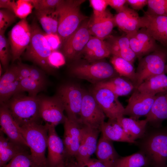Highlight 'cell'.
Masks as SVG:
<instances>
[{
    "label": "cell",
    "mask_w": 167,
    "mask_h": 167,
    "mask_svg": "<svg viewBox=\"0 0 167 167\" xmlns=\"http://www.w3.org/2000/svg\"><path fill=\"white\" fill-rule=\"evenodd\" d=\"M117 120L126 133L133 141L141 139L146 134L148 122L145 119L139 120L123 116L117 119Z\"/></svg>",
    "instance_id": "cell-27"
},
{
    "label": "cell",
    "mask_w": 167,
    "mask_h": 167,
    "mask_svg": "<svg viewBox=\"0 0 167 167\" xmlns=\"http://www.w3.org/2000/svg\"><path fill=\"white\" fill-rule=\"evenodd\" d=\"M71 66L70 74L77 78L86 80L94 84L119 76L112 64L103 61Z\"/></svg>",
    "instance_id": "cell-6"
},
{
    "label": "cell",
    "mask_w": 167,
    "mask_h": 167,
    "mask_svg": "<svg viewBox=\"0 0 167 167\" xmlns=\"http://www.w3.org/2000/svg\"><path fill=\"white\" fill-rule=\"evenodd\" d=\"M16 5L14 0H0V8L9 10L14 12V10Z\"/></svg>",
    "instance_id": "cell-51"
},
{
    "label": "cell",
    "mask_w": 167,
    "mask_h": 167,
    "mask_svg": "<svg viewBox=\"0 0 167 167\" xmlns=\"http://www.w3.org/2000/svg\"><path fill=\"white\" fill-rule=\"evenodd\" d=\"M106 41L113 56L122 58L133 64L137 56L131 49L126 36H110Z\"/></svg>",
    "instance_id": "cell-23"
},
{
    "label": "cell",
    "mask_w": 167,
    "mask_h": 167,
    "mask_svg": "<svg viewBox=\"0 0 167 167\" xmlns=\"http://www.w3.org/2000/svg\"><path fill=\"white\" fill-rule=\"evenodd\" d=\"M85 0H62L57 7L58 23V34L62 44L88 17L83 15L80 9Z\"/></svg>",
    "instance_id": "cell-4"
},
{
    "label": "cell",
    "mask_w": 167,
    "mask_h": 167,
    "mask_svg": "<svg viewBox=\"0 0 167 167\" xmlns=\"http://www.w3.org/2000/svg\"><path fill=\"white\" fill-rule=\"evenodd\" d=\"M114 18L116 26L126 34L146 27L145 17L140 16L135 10L126 6L114 16Z\"/></svg>",
    "instance_id": "cell-18"
},
{
    "label": "cell",
    "mask_w": 167,
    "mask_h": 167,
    "mask_svg": "<svg viewBox=\"0 0 167 167\" xmlns=\"http://www.w3.org/2000/svg\"><path fill=\"white\" fill-rule=\"evenodd\" d=\"M65 161L64 167H79L75 158L66 159Z\"/></svg>",
    "instance_id": "cell-52"
},
{
    "label": "cell",
    "mask_w": 167,
    "mask_h": 167,
    "mask_svg": "<svg viewBox=\"0 0 167 167\" xmlns=\"http://www.w3.org/2000/svg\"><path fill=\"white\" fill-rule=\"evenodd\" d=\"M26 151L16 155L2 167H38L33 161L30 154Z\"/></svg>",
    "instance_id": "cell-35"
},
{
    "label": "cell",
    "mask_w": 167,
    "mask_h": 167,
    "mask_svg": "<svg viewBox=\"0 0 167 167\" xmlns=\"http://www.w3.org/2000/svg\"><path fill=\"white\" fill-rule=\"evenodd\" d=\"M31 27V39L24 53V58L38 65L43 71L53 73L54 69L49 66L47 61L52 51L45 37V32L36 22H33Z\"/></svg>",
    "instance_id": "cell-5"
},
{
    "label": "cell",
    "mask_w": 167,
    "mask_h": 167,
    "mask_svg": "<svg viewBox=\"0 0 167 167\" xmlns=\"http://www.w3.org/2000/svg\"><path fill=\"white\" fill-rule=\"evenodd\" d=\"M111 54L106 42L91 36L81 54L89 62L100 61Z\"/></svg>",
    "instance_id": "cell-24"
},
{
    "label": "cell",
    "mask_w": 167,
    "mask_h": 167,
    "mask_svg": "<svg viewBox=\"0 0 167 167\" xmlns=\"http://www.w3.org/2000/svg\"><path fill=\"white\" fill-rule=\"evenodd\" d=\"M35 14L45 33L58 34V16L56 9L36 10Z\"/></svg>",
    "instance_id": "cell-32"
},
{
    "label": "cell",
    "mask_w": 167,
    "mask_h": 167,
    "mask_svg": "<svg viewBox=\"0 0 167 167\" xmlns=\"http://www.w3.org/2000/svg\"><path fill=\"white\" fill-rule=\"evenodd\" d=\"M16 65L8 68L0 79V104H4L15 95L21 92Z\"/></svg>",
    "instance_id": "cell-20"
},
{
    "label": "cell",
    "mask_w": 167,
    "mask_h": 167,
    "mask_svg": "<svg viewBox=\"0 0 167 167\" xmlns=\"http://www.w3.org/2000/svg\"><path fill=\"white\" fill-rule=\"evenodd\" d=\"M16 66L18 77L20 81L30 77V66L20 62L16 65Z\"/></svg>",
    "instance_id": "cell-47"
},
{
    "label": "cell",
    "mask_w": 167,
    "mask_h": 167,
    "mask_svg": "<svg viewBox=\"0 0 167 167\" xmlns=\"http://www.w3.org/2000/svg\"><path fill=\"white\" fill-rule=\"evenodd\" d=\"M80 143L75 154V158L80 165L86 163L95 153L97 139L101 131L98 130L82 125Z\"/></svg>",
    "instance_id": "cell-15"
},
{
    "label": "cell",
    "mask_w": 167,
    "mask_h": 167,
    "mask_svg": "<svg viewBox=\"0 0 167 167\" xmlns=\"http://www.w3.org/2000/svg\"><path fill=\"white\" fill-rule=\"evenodd\" d=\"M80 167H112L110 165L98 160L90 158L88 161Z\"/></svg>",
    "instance_id": "cell-48"
},
{
    "label": "cell",
    "mask_w": 167,
    "mask_h": 167,
    "mask_svg": "<svg viewBox=\"0 0 167 167\" xmlns=\"http://www.w3.org/2000/svg\"><path fill=\"white\" fill-rule=\"evenodd\" d=\"M167 61V50L158 48L139 59L136 71L135 89L152 76L164 73Z\"/></svg>",
    "instance_id": "cell-7"
},
{
    "label": "cell",
    "mask_w": 167,
    "mask_h": 167,
    "mask_svg": "<svg viewBox=\"0 0 167 167\" xmlns=\"http://www.w3.org/2000/svg\"></svg>",
    "instance_id": "cell-56"
},
{
    "label": "cell",
    "mask_w": 167,
    "mask_h": 167,
    "mask_svg": "<svg viewBox=\"0 0 167 167\" xmlns=\"http://www.w3.org/2000/svg\"><path fill=\"white\" fill-rule=\"evenodd\" d=\"M146 117L148 124L161 128L163 122L167 120V91L156 95L152 109Z\"/></svg>",
    "instance_id": "cell-25"
},
{
    "label": "cell",
    "mask_w": 167,
    "mask_h": 167,
    "mask_svg": "<svg viewBox=\"0 0 167 167\" xmlns=\"http://www.w3.org/2000/svg\"><path fill=\"white\" fill-rule=\"evenodd\" d=\"M27 148H29L11 141L0 131V167L4 166L16 155L26 150Z\"/></svg>",
    "instance_id": "cell-29"
},
{
    "label": "cell",
    "mask_w": 167,
    "mask_h": 167,
    "mask_svg": "<svg viewBox=\"0 0 167 167\" xmlns=\"http://www.w3.org/2000/svg\"><path fill=\"white\" fill-rule=\"evenodd\" d=\"M20 85L21 92H24L28 93V96H36L40 92L43 91L46 86L42 84L30 77L25 78L20 81Z\"/></svg>",
    "instance_id": "cell-36"
},
{
    "label": "cell",
    "mask_w": 167,
    "mask_h": 167,
    "mask_svg": "<svg viewBox=\"0 0 167 167\" xmlns=\"http://www.w3.org/2000/svg\"><path fill=\"white\" fill-rule=\"evenodd\" d=\"M34 8L29 0H18L16 2L14 13L21 19H26Z\"/></svg>",
    "instance_id": "cell-40"
},
{
    "label": "cell",
    "mask_w": 167,
    "mask_h": 167,
    "mask_svg": "<svg viewBox=\"0 0 167 167\" xmlns=\"http://www.w3.org/2000/svg\"><path fill=\"white\" fill-rule=\"evenodd\" d=\"M32 36L31 25L26 19H21L8 34L12 61L19 59L28 46Z\"/></svg>",
    "instance_id": "cell-11"
},
{
    "label": "cell",
    "mask_w": 167,
    "mask_h": 167,
    "mask_svg": "<svg viewBox=\"0 0 167 167\" xmlns=\"http://www.w3.org/2000/svg\"><path fill=\"white\" fill-rule=\"evenodd\" d=\"M63 124L62 140L65 148L66 158H74L80 143L82 125L66 116Z\"/></svg>",
    "instance_id": "cell-17"
},
{
    "label": "cell",
    "mask_w": 167,
    "mask_h": 167,
    "mask_svg": "<svg viewBox=\"0 0 167 167\" xmlns=\"http://www.w3.org/2000/svg\"><path fill=\"white\" fill-rule=\"evenodd\" d=\"M131 48L138 59L155 51L137 39L131 33L126 34Z\"/></svg>",
    "instance_id": "cell-37"
},
{
    "label": "cell",
    "mask_w": 167,
    "mask_h": 167,
    "mask_svg": "<svg viewBox=\"0 0 167 167\" xmlns=\"http://www.w3.org/2000/svg\"><path fill=\"white\" fill-rule=\"evenodd\" d=\"M2 65L0 63V76H1V75L2 73Z\"/></svg>",
    "instance_id": "cell-53"
},
{
    "label": "cell",
    "mask_w": 167,
    "mask_h": 167,
    "mask_svg": "<svg viewBox=\"0 0 167 167\" xmlns=\"http://www.w3.org/2000/svg\"><path fill=\"white\" fill-rule=\"evenodd\" d=\"M40 118L45 124L56 126L63 123L66 118L62 103L56 94L52 96L39 97Z\"/></svg>",
    "instance_id": "cell-13"
},
{
    "label": "cell",
    "mask_w": 167,
    "mask_h": 167,
    "mask_svg": "<svg viewBox=\"0 0 167 167\" xmlns=\"http://www.w3.org/2000/svg\"><path fill=\"white\" fill-rule=\"evenodd\" d=\"M15 13L7 9L0 10V32H5L6 29L14 22L17 18Z\"/></svg>",
    "instance_id": "cell-41"
},
{
    "label": "cell",
    "mask_w": 167,
    "mask_h": 167,
    "mask_svg": "<svg viewBox=\"0 0 167 167\" xmlns=\"http://www.w3.org/2000/svg\"><path fill=\"white\" fill-rule=\"evenodd\" d=\"M84 92V90L78 85L66 83L59 87L56 94L62 103L67 118L80 124Z\"/></svg>",
    "instance_id": "cell-8"
},
{
    "label": "cell",
    "mask_w": 167,
    "mask_h": 167,
    "mask_svg": "<svg viewBox=\"0 0 167 167\" xmlns=\"http://www.w3.org/2000/svg\"><path fill=\"white\" fill-rule=\"evenodd\" d=\"M110 62L119 76L129 79L134 84L136 81V71L133 64L122 58L113 56Z\"/></svg>",
    "instance_id": "cell-34"
},
{
    "label": "cell",
    "mask_w": 167,
    "mask_h": 167,
    "mask_svg": "<svg viewBox=\"0 0 167 167\" xmlns=\"http://www.w3.org/2000/svg\"><path fill=\"white\" fill-rule=\"evenodd\" d=\"M30 78L35 81L46 86L47 79L44 71L33 66H30Z\"/></svg>",
    "instance_id": "cell-45"
},
{
    "label": "cell",
    "mask_w": 167,
    "mask_h": 167,
    "mask_svg": "<svg viewBox=\"0 0 167 167\" xmlns=\"http://www.w3.org/2000/svg\"><path fill=\"white\" fill-rule=\"evenodd\" d=\"M148 2V0H126V3L135 10L142 9L147 5Z\"/></svg>",
    "instance_id": "cell-50"
},
{
    "label": "cell",
    "mask_w": 167,
    "mask_h": 167,
    "mask_svg": "<svg viewBox=\"0 0 167 167\" xmlns=\"http://www.w3.org/2000/svg\"><path fill=\"white\" fill-rule=\"evenodd\" d=\"M22 93L15 95L4 104L20 127L39 122L41 118L39 96H26Z\"/></svg>",
    "instance_id": "cell-3"
},
{
    "label": "cell",
    "mask_w": 167,
    "mask_h": 167,
    "mask_svg": "<svg viewBox=\"0 0 167 167\" xmlns=\"http://www.w3.org/2000/svg\"><path fill=\"white\" fill-rule=\"evenodd\" d=\"M0 131L11 141L28 147L22 135L20 127L14 120L6 105L0 104Z\"/></svg>",
    "instance_id": "cell-19"
},
{
    "label": "cell",
    "mask_w": 167,
    "mask_h": 167,
    "mask_svg": "<svg viewBox=\"0 0 167 167\" xmlns=\"http://www.w3.org/2000/svg\"><path fill=\"white\" fill-rule=\"evenodd\" d=\"M145 28L148 33L156 41L167 46V16L145 12Z\"/></svg>",
    "instance_id": "cell-22"
},
{
    "label": "cell",
    "mask_w": 167,
    "mask_h": 167,
    "mask_svg": "<svg viewBox=\"0 0 167 167\" xmlns=\"http://www.w3.org/2000/svg\"><path fill=\"white\" fill-rule=\"evenodd\" d=\"M90 21V18L84 21L62 44V54L65 57L70 60L77 59L80 57L91 36L89 28Z\"/></svg>",
    "instance_id": "cell-9"
},
{
    "label": "cell",
    "mask_w": 167,
    "mask_h": 167,
    "mask_svg": "<svg viewBox=\"0 0 167 167\" xmlns=\"http://www.w3.org/2000/svg\"><path fill=\"white\" fill-rule=\"evenodd\" d=\"M155 96L145 94L135 89L125 108L124 115L137 120L142 116L146 117L152 109Z\"/></svg>",
    "instance_id": "cell-14"
},
{
    "label": "cell",
    "mask_w": 167,
    "mask_h": 167,
    "mask_svg": "<svg viewBox=\"0 0 167 167\" xmlns=\"http://www.w3.org/2000/svg\"><path fill=\"white\" fill-rule=\"evenodd\" d=\"M20 130L30 149L35 165L38 167H49L45 155L47 147V126L34 122L20 127Z\"/></svg>",
    "instance_id": "cell-1"
},
{
    "label": "cell",
    "mask_w": 167,
    "mask_h": 167,
    "mask_svg": "<svg viewBox=\"0 0 167 167\" xmlns=\"http://www.w3.org/2000/svg\"><path fill=\"white\" fill-rule=\"evenodd\" d=\"M49 66L52 69L58 68L66 63L65 57L61 52L53 51L49 56L47 60Z\"/></svg>",
    "instance_id": "cell-43"
},
{
    "label": "cell",
    "mask_w": 167,
    "mask_h": 167,
    "mask_svg": "<svg viewBox=\"0 0 167 167\" xmlns=\"http://www.w3.org/2000/svg\"><path fill=\"white\" fill-rule=\"evenodd\" d=\"M108 5L114 9L117 13L120 12L125 6L126 0H107Z\"/></svg>",
    "instance_id": "cell-49"
},
{
    "label": "cell",
    "mask_w": 167,
    "mask_h": 167,
    "mask_svg": "<svg viewBox=\"0 0 167 167\" xmlns=\"http://www.w3.org/2000/svg\"><path fill=\"white\" fill-rule=\"evenodd\" d=\"M56 167H64V163Z\"/></svg>",
    "instance_id": "cell-55"
},
{
    "label": "cell",
    "mask_w": 167,
    "mask_h": 167,
    "mask_svg": "<svg viewBox=\"0 0 167 167\" xmlns=\"http://www.w3.org/2000/svg\"><path fill=\"white\" fill-rule=\"evenodd\" d=\"M136 89L141 92L152 96L167 91V76L164 73L150 77Z\"/></svg>",
    "instance_id": "cell-30"
},
{
    "label": "cell",
    "mask_w": 167,
    "mask_h": 167,
    "mask_svg": "<svg viewBox=\"0 0 167 167\" xmlns=\"http://www.w3.org/2000/svg\"><path fill=\"white\" fill-rule=\"evenodd\" d=\"M90 92L109 119H117L124 116L125 108L118 100V97L110 90L94 85Z\"/></svg>",
    "instance_id": "cell-10"
},
{
    "label": "cell",
    "mask_w": 167,
    "mask_h": 167,
    "mask_svg": "<svg viewBox=\"0 0 167 167\" xmlns=\"http://www.w3.org/2000/svg\"><path fill=\"white\" fill-rule=\"evenodd\" d=\"M165 73L167 74V62H166V64L165 66Z\"/></svg>",
    "instance_id": "cell-54"
},
{
    "label": "cell",
    "mask_w": 167,
    "mask_h": 167,
    "mask_svg": "<svg viewBox=\"0 0 167 167\" xmlns=\"http://www.w3.org/2000/svg\"><path fill=\"white\" fill-rule=\"evenodd\" d=\"M105 117L91 92L84 90L80 112V124L101 132Z\"/></svg>",
    "instance_id": "cell-12"
},
{
    "label": "cell",
    "mask_w": 167,
    "mask_h": 167,
    "mask_svg": "<svg viewBox=\"0 0 167 167\" xmlns=\"http://www.w3.org/2000/svg\"><path fill=\"white\" fill-rule=\"evenodd\" d=\"M115 26L114 16L106 10L101 15L90 18L89 28L91 36L104 40L110 36Z\"/></svg>",
    "instance_id": "cell-21"
},
{
    "label": "cell",
    "mask_w": 167,
    "mask_h": 167,
    "mask_svg": "<svg viewBox=\"0 0 167 167\" xmlns=\"http://www.w3.org/2000/svg\"><path fill=\"white\" fill-rule=\"evenodd\" d=\"M106 88L119 97L127 95L135 89L134 84L129 79L118 76L95 84Z\"/></svg>",
    "instance_id": "cell-28"
},
{
    "label": "cell",
    "mask_w": 167,
    "mask_h": 167,
    "mask_svg": "<svg viewBox=\"0 0 167 167\" xmlns=\"http://www.w3.org/2000/svg\"><path fill=\"white\" fill-rule=\"evenodd\" d=\"M36 10L56 9L62 0H29Z\"/></svg>",
    "instance_id": "cell-42"
},
{
    "label": "cell",
    "mask_w": 167,
    "mask_h": 167,
    "mask_svg": "<svg viewBox=\"0 0 167 167\" xmlns=\"http://www.w3.org/2000/svg\"><path fill=\"white\" fill-rule=\"evenodd\" d=\"M4 33L0 32V60L2 65L6 70L11 53L9 41L6 37Z\"/></svg>",
    "instance_id": "cell-38"
},
{
    "label": "cell",
    "mask_w": 167,
    "mask_h": 167,
    "mask_svg": "<svg viewBox=\"0 0 167 167\" xmlns=\"http://www.w3.org/2000/svg\"><path fill=\"white\" fill-rule=\"evenodd\" d=\"M45 37L52 51L56 50L62 44L58 34H47L45 32Z\"/></svg>",
    "instance_id": "cell-46"
},
{
    "label": "cell",
    "mask_w": 167,
    "mask_h": 167,
    "mask_svg": "<svg viewBox=\"0 0 167 167\" xmlns=\"http://www.w3.org/2000/svg\"><path fill=\"white\" fill-rule=\"evenodd\" d=\"M150 167L149 161L145 154L141 151L131 155L119 157L113 167Z\"/></svg>",
    "instance_id": "cell-33"
},
{
    "label": "cell",
    "mask_w": 167,
    "mask_h": 167,
    "mask_svg": "<svg viewBox=\"0 0 167 167\" xmlns=\"http://www.w3.org/2000/svg\"><path fill=\"white\" fill-rule=\"evenodd\" d=\"M95 153L98 160L112 167L116 160L119 157L112 141L102 135L97 142Z\"/></svg>",
    "instance_id": "cell-31"
},
{
    "label": "cell",
    "mask_w": 167,
    "mask_h": 167,
    "mask_svg": "<svg viewBox=\"0 0 167 167\" xmlns=\"http://www.w3.org/2000/svg\"><path fill=\"white\" fill-rule=\"evenodd\" d=\"M45 125L48 128V164L49 167H56L64 163L66 159L65 146L63 140L56 131L55 126Z\"/></svg>",
    "instance_id": "cell-16"
},
{
    "label": "cell",
    "mask_w": 167,
    "mask_h": 167,
    "mask_svg": "<svg viewBox=\"0 0 167 167\" xmlns=\"http://www.w3.org/2000/svg\"><path fill=\"white\" fill-rule=\"evenodd\" d=\"M147 12L167 16V0H148Z\"/></svg>",
    "instance_id": "cell-39"
},
{
    "label": "cell",
    "mask_w": 167,
    "mask_h": 167,
    "mask_svg": "<svg viewBox=\"0 0 167 167\" xmlns=\"http://www.w3.org/2000/svg\"><path fill=\"white\" fill-rule=\"evenodd\" d=\"M89 2L93 10V16H98L103 14L108 5L107 0H90Z\"/></svg>",
    "instance_id": "cell-44"
},
{
    "label": "cell",
    "mask_w": 167,
    "mask_h": 167,
    "mask_svg": "<svg viewBox=\"0 0 167 167\" xmlns=\"http://www.w3.org/2000/svg\"><path fill=\"white\" fill-rule=\"evenodd\" d=\"M102 136L111 141L137 143V141L132 140L127 135L117 119H109L101 126Z\"/></svg>",
    "instance_id": "cell-26"
},
{
    "label": "cell",
    "mask_w": 167,
    "mask_h": 167,
    "mask_svg": "<svg viewBox=\"0 0 167 167\" xmlns=\"http://www.w3.org/2000/svg\"><path fill=\"white\" fill-rule=\"evenodd\" d=\"M156 128L146 132L137 143L148 159L150 167H167V127Z\"/></svg>",
    "instance_id": "cell-2"
}]
</instances>
